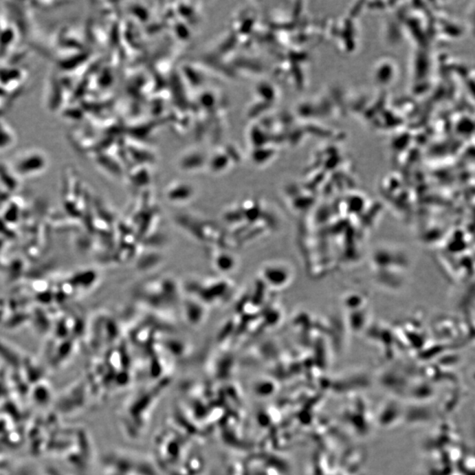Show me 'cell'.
<instances>
[{
    "label": "cell",
    "mask_w": 475,
    "mask_h": 475,
    "mask_svg": "<svg viewBox=\"0 0 475 475\" xmlns=\"http://www.w3.org/2000/svg\"><path fill=\"white\" fill-rule=\"evenodd\" d=\"M48 158L43 151L27 149L21 151L12 159V168L19 175L40 174L48 165Z\"/></svg>",
    "instance_id": "cell-1"
}]
</instances>
